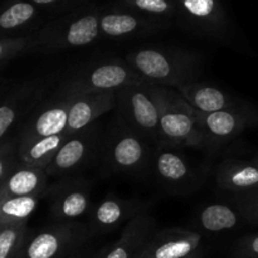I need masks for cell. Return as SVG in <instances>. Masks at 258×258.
Listing matches in <instances>:
<instances>
[{
	"instance_id": "15",
	"label": "cell",
	"mask_w": 258,
	"mask_h": 258,
	"mask_svg": "<svg viewBox=\"0 0 258 258\" xmlns=\"http://www.w3.org/2000/svg\"><path fill=\"white\" fill-rule=\"evenodd\" d=\"M155 221L150 214H138L126 223L120 238L107 247L98 258H135L151 236Z\"/></svg>"
},
{
	"instance_id": "9",
	"label": "cell",
	"mask_w": 258,
	"mask_h": 258,
	"mask_svg": "<svg viewBox=\"0 0 258 258\" xmlns=\"http://www.w3.org/2000/svg\"><path fill=\"white\" fill-rule=\"evenodd\" d=\"M50 212L59 222H76L91 206V189L86 181L76 179L49 186Z\"/></svg>"
},
{
	"instance_id": "17",
	"label": "cell",
	"mask_w": 258,
	"mask_h": 258,
	"mask_svg": "<svg viewBox=\"0 0 258 258\" xmlns=\"http://www.w3.org/2000/svg\"><path fill=\"white\" fill-rule=\"evenodd\" d=\"M47 173L44 169L33 168L19 163L0 185V197H30L47 196Z\"/></svg>"
},
{
	"instance_id": "12",
	"label": "cell",
	"mask_w": 258,
	"mask_h": 258,
	"mask_svg": "<svg viewBox=\"0 0 258 258\" xmlns=\"http://www.w3.org/2000/svg\"><path fill=\"white\" fill-rule=\"evenodd\" d=\"M116 107V92L95 93V95L71 97L68 112V135L90 127L96 120Z\"/></svg>"
},
{
	"instance_id": "29",
	"label": "cell",
	"mask_w": 258,
	"mask_h": 258,
	"mask_svg": "<svg viewBox=\"0 0 258 258\" xmlns=\"http://www.w3.org/2000/svg\"><path fill=\"white\" fill-rule=\"evenodd\" d=\"M27 48L28 42L25 39L0 40V64L20 55Z\"/></svg>"
},
{
	"instance_id": "18",
	"label": "cell",
	"mask_w": 258,
	"mask_h": 258,
	"mask_svg": "<svg viewBox=\"0 0 258 258\" xmlns=\"http://www.w3.org/2000/svg\"><path fill=\"white\" fill-rule=\"evenodd\" d=\"M181 97L194 108L203 113L217 112L239 107L236 100L214 86L201 82H190L176 88Z\"/></svg>"
},
{
	"instance_id": "33",
	"label": "cell",
	"mask_w": 258,
	"mask_h": 258,
	"mask_svg": "<svg viewBox=\"0 0 258 258\" xmlns=\"http://www.w3.org/2000/svg\"><path fill=\"white\" fill-rule=\"evenodd\" d=\"M33 2L37 3V4H49V3L55 2V0H33Z\"/></svg>"
},
{
	"instance_id": "8",
	"label": "cell",
	"mask_w": 258,
	"mask_h": 258,
	"mask_svg": "<svg viewBox=\"0 0 258 258\" xmlns=\"http://www.w3.org/2000/svg\"><path fill=\"white\" fill-rule=\"evenodd\" d=\"M97 143L98 127L96 123L85 130L72 134L68 136L44 171L48 176H63L73 173L92 158Z\"/></svg>"
},
{
	"instance_id": "13",
	"label": "cell",
	"mask_w": 258,
	"mask_h": 258,
	"mask_svg": "<svg viewBox=\"0 0 258 258\" xmlns=\"http://www.w3.org/2000/svg\"><path fill=\"white\" fill-rule=\"evenodd\" d=\"M143 206L139 202L127 201L108 193L93 208L90 218V227L97 233H108L115 231L123 222H128L138 214L143 213Z\"/></svg>"
},
{
	"instance_id": "11",
	"label": "cell",
	"mask_w": 258,
	"mask_h": 258,
	"mask_svg": "<svg viewBox=\"0 0 258 258\" xmlns=\"http://www.w3.org/2000/svg\"><path fill=\"white\" fill-rule=\"evenodd\" d=\"M70 97H58L53 95L43 103L32 117L24 123L20 131L19 140L30 138H43L63 134L67 131Z\"/></svg>"
},
{
	"instance_id": "14",
	"label": "cell",
	"mask_w": 258,
	"mask_h": 258,
	"mask_svg": "<svg viewBox=\"0 0 258 258\" xmlns=\"http://www.w3.org/2000/svg\"><path fill=\"white\" fill-rule=\"evenodd\" d=\"M153 165L158 178L170 188H184L194 181V173L188 159L176 148L156 146L153 153Z\"/></svg>"
},
{
	"instance_id": "3",
	"label": "cell",
	"mask_w": 258,
	"mask_h": 258,
	"mask_svg": "<svg viewBox=\"0 0 258 258\" xmlns=\"http://www.w3.org/2000/svg\"><path fill=\"white\" fill-rule=\"evenodd\" d=\"M160 108L161 145L171 148H207L208 141L193 115V107L178 91L156 86Z\"/></svg>"
},
{
	"instance_id": "20",
	"label": "cell",
	"mask_w": 258,
	"mask_h": 258,
	"mask_svg": "<svg viewBox=\"0 0 258 258\" xmlns=\"http://www.w3.org/2000/svg\"><path fill=\"white\" fill-rule=\"evenodd\" d=\"M217 184L223 190L232 193L258 188V166L238 160H224L216 173Z\"/></svg>"
},
{
	"instance_id": "4",
	"label": "cell",
	"mask_w": 258,
	"mask_h": 258,
	"mask_svg": "<svg viewBox=\"0 0 258 258\" xmlns=\"http://www.w3.org/2000/svg\"><path fill=\"white\" fill-rule=\"evenodd\" d=\"M116 107L122 122L150 145H161L160 108L156 85L140 81L116 92Z\"/></svg>"
},
{
	"instance_id": "5",
	"label": "cell",
	"mask_w": 258,
	"mask_h": 258,
	"mask_svg": "<svg viewBox=\"0 0 258 258\" xmlns=\"http://www.w3.org/2000/svg\"><path fill=\"white\" fill-rule=\"evenodd\" d=\"M88 237V228L78 222H58L28 236L18 258H59L75 249Z\"/></svg>"
},
{
	"instance_id": "6",
	"label": "cell",
	"mask_w": 258,
	"mask_h": 258,
	"mask_svg": "<svg viewBox=\"0 0 258 258\" xmlns=\"http://www.w3.org/2000/svg\"><path fill=\"white\" fill-rule=\"evenodd\" d=\"M105 160L116 173L140 174L150 161L149 143L122 122L106 141Z\"/></svg>"
},
{
	"instance_id": "1",
	"label": "cell",
	"mask_w": 258,
	"mask_h": 258,
	"mask_svg": "<svg viewBox=\"0 0 258 258\" xmlns=\"http://www.w3.org/2000/svg\"><path fill=\"white\" fill-rule=\"evenodd\" d=\"M126 62L143 80L163 87L178 88L196 82L202 72V57L184 50L143 48L130 53Z\"/></svg>"
},
{
	"instance_id": "30",
	"label": "cell",
	"mask_w": 258,
	"mask_h": 258,
	"mask_svg": "<svg viewBox=\"0 0 258 258\" xmlns=\"http://www.w3.org/2000/svg\"><path fill=\"white\" fill-rule=\"evenodd\" d=\"M234 258H258V234L242 238L233 251Z\"/></svg>"
},
{
	"instance_id": "22",
	"label": "cell",
	"mask_w": 258,
	"mask_h": 258,
	"mask_svg": "<svg viewBox=\"0 0 258 258\" xmlns=\"http://www.w3.org/2000/svg\"><path fill=\"white\" fill-rule=\"evenodd\" d=\"M42 197H0V226L27 223Z\"/></svg>"
},
{
	"instance_id": "24",
	"label": "cell",
	"mask_w": 258,
	"mask_h": 258,
	"mask_svg": "<svg viewBox=\"0 0 258 258\" xmlns=\"http://www.w3.org/2000/svg\"><path fill=\"white\" fill-rule=\"evenodd\" d=\"M140 29V20L131 14L111 13L100 19V30L111 38H123Z\"/></svg>"
},
{
	"instance_id": "32",
	"label": "cell",
	"mask_w": 258,
	"mask_h": 258,
	"mask_svg": "<svg viewBox=\"0 0 258 258\" xmlns=\"http://www.w3.org/2000/svg\"><path fill=\"white\" fill-rule=\"evenodd\" d=\"M242 213L249 219H258V196L242 197L237 201Z\"/></svg>"
},
{
	"instance_id": "21",
	"label": "cell",
	"mask_w": 258,
	"mask_h": 258,
	"mask_svg": "<svg viewBox=\"0 0 258 258\" xmlns=\"http://www.w3.org/2000/svg\"><path fill=\"white\" fill-rule=\"evenodd\" d=\"M43 92L42 86H25L10 93L0 103V145L12 126L25 110L32 107Z\"/></svg>"
},
{
	"instance_id": "2",
	"label": "cell",
	"mask_w": 258,
	"mask_h": 258,
	"mask_svg": "<svg viewBox=\"0 0 258 258\" xmlns=\"http://www.w3.org/2000/svg\"><path fill=\"white\" fill-rule=\"evenodd\" d=\"M140 81L145 80L126 60L117 58L98 60L81 68L63 81L54 96L71 98L95 93L117 92L121 88Z\"/></svg>"
},
{
	"instance_id": "35",
	"label": "cell",
	"mask_w": 258,
	"mask_h": 258,
	"mask_svg": "<svg viewBox=\"0 0 258 258\" xmlns=\"http://www.w3.org/2000/svg\"><path fill=\"white\" fill-rule=\"evenodd\" d=\"M257 166H258V165H257Z\"/></svg>"
},
{
	"instance_id": "19",
	"label": "cell",
	"mask_w": 258,
	"mask_h": 258,
	"mask_svg": "<svg viewBox=\"0 0 258 258\" xmlns=\"http://www.w3.org/2000/svg\"><path fill=\"white\" fill-rule=\"evenodd\" d=\"M68 136L70 135L67 133H63L58 135L18 140L17 150L19 161L33 168L45 169L52 163Z\"/></svg>"
},
{
	"instance_id": "7",
	"label": "cell",
	"mask_w": 258,
	"mask_h": 258,
	"mask_svg": "<svg viewBox=\"0 0 258 258\" xmlns=\"http://www.w3.org/2000/svg\"><path fill=\"white\" fill-rule=\"evenodd\" d=\"M201 234L185 228H166L153 234L135 258H189L201 253Z\"/></svg>"
},
{
	"instance_id": "28",
	"label": "cell",
	"mask_w": 258,
	"mask_h": 258,
	"mask_svg": "<svg viewBox=\"0 0 258 258\" xmlns=\"http://www.w3.org/2000/svg\"><path fill=\"white\" fill-rule=\"evenodd\" d=\"M186 12L197 19H209L216 9L214 0H183Z\"/></svg>"
},
{
	"instance_id": "25",
	"label": "cell",
	"mask_w": 258,
	"mask_h": 258,
	"mask_svg": "<svg viewBox=\"0 0 258 258\" xmlns=\"http://www.w3.org/2000/svg\"><path fill=\"white\" fill-rule=\"evenodd\" d=\"M28 234L27 223L0 226V258H18Z\"/></svg>"
},
{
	"instance_id": "23",
	"label": "cell",
	"mask_w": 258,
	"mask_h": 258,
	"mask_svg": "<svg viewBox=\"0 0 258 258\" xmlns=\"http://www.w3.org/2000/svg\"><path fill=\"white\" fill-rule=\"evenodd\" d=\"M198 223L204 231L218 233L237 227L239 223V216L232 207L223 203H214L202 209Z\"/></svg>"
},
{
	"instance_id": "34",
	"label": "cell",
	"mask_w": 258,
	"mask_h": 258,
	"mask_svg": "<svg viewBox=\"0 0 258 258\" xmlns=\"http://www.w3.org/2000/svg\"><path fill=\"white\" fill-rule=\"evenodd\" d=\"M189 258H202V253H198V254H196V256H193V257H189Z\"/></svg>"
},
{
	"instance_id": "31",
	"label": "cell",
	"mask_w": 258,
	"mask_h": 258,
	"mask_svg": "<svg viewBox=\"0 0 258 258\" xmlns=\"http://www.w3.org/2000/svg\"><path fill=\"white\" fill-rule=\"evenodd\" d=\"M136 8L151 14H164L169 12L170 4L166 0H134Z\"/></svg>"
},
{
	"instance_id": "27",
	"label": "cell",
	"mask_w": 258,
	"mask_h": 258,
	"mask_svg": "<svg viewBox=\"0 0 258 258\" xmlns=\"http://www.w3.org/2000/svg\"><path fill=\"white\" fill-rule=\"evenodd\" d=\"M19 163L17 148L12 143L2 144L0 145V185Z\"/></svg>"
},
{
	"instance_id": "16",
	"label": "cell",
	"mask_w": 258,
	"mask_h": 258,
	"mask_svg": "<svg viewBox=\"0 0 258 258\" xmlns=\"http://www.w3.org/2000/svg\"><path fill=\"white\" fill-rule=\"evenodd\" d=\"M100 33V19L96 15L88 14L71 22L63 32L49 35L40 44L47 50L80 48L98 39Z\"/></svg>"
},
{
	"instance_id": "26",
	"label": "cell",
	"mask_w": 258,
	"mask_h": 258,
	"mask_svg": "<svg viewBox=\"0 0 258 258\" xmlns=\"http://www.w3.org/2000/svg\"><path fill=\"white\" fill-rule=\"evenodd\" d=\"M34 7L29 3H17L0 14V28L14 29L29 22L34 15Z\"/></svg>"
},
{
	"instance_id": "10",
	"label": "cell",
	"mask_w": 258,
	"mask_h": 258,
	"mask_svg": "<svg viewBox=\"0 0 258 258\" xmlns=\"http://www.w3.org/2000/svg\"><path fill=\"white\" fill-rule=\"evenodd\" d=\"M193 115L208 145H222L236 138L251 123V113L241 107L203 113L193 108Z\"/></svg>"
}]
</instances>
